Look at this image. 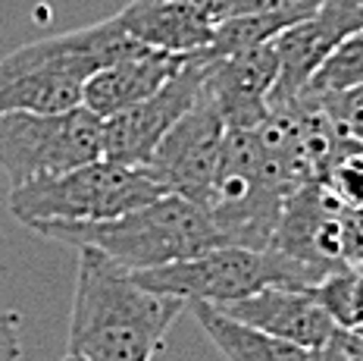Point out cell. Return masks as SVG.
I'll return each mask as SVG.
<instances>
[{
    "instance_id": "obj_5",
    "label": "cell",
    "mask_w": 363,
    "mask_h": 361,
    "mask_svg": "<svg viewBox=\"0 0 363 361\" xmlns=\"http://www.w3.org/2000/svg\"><path fill=\"white\" fill-rule=\"evenodd\" d=\"M101 157L104 119L85 104L66 114H0V170L10 179V189Z\"/></svg>"
},
{
    "instance_id": "obj_11",
    "label": "cell",
    "mask_w": 363,
    "mask_h": 361,
    "mask_svg": "<svg viewBox=\"0 0 363 361\" xmlns=\"http://www.w3.org/2000/svg\"><path fill=\"white\" fill-rule=\"evenodd\" d=\"M225 318L247 323L260 333L282 340L301 349H320L338 336L335 320L326 314L313 289H294V286H269L238 302L219 305Z\"/></svg>"
},
{
    "instance_id": "obj_2",
    "label": "cell",
    "mask_w": 363,
    "mask_h": 361,
    "mask_svg": "<svg viewBox=\"0 0 363 361\" xmlns=\"http://www.w3.org/2000/svg\"><path fill=\"white\" fill-rule=\"evenodd\" d=\"M41 236L75 248H97L125 270H150L182 258L225 245L210 210L185 195L166 192L147 205L128 210L116 220L75 223V227H44Z\"/></svg>"
},
{
    "instance_id": "obj_14",
    "label": "cell",
    "mask_w": 363,
    "mask_h": 361,
    "mask_svg": "<svg viewBox=\"0 0 363 361\" xmlns=\"http://www.w3.org/2000/svg\"><path fill=\"white\" fill-rule=\"evenodd\" d=\"M191 314L225 361H323V345L301 349V345L272 340L247 323L225 318L213 305H191Z\"/></svg>"
},
{
    "instance_id": "obj_20",
    "label": "cell",
    "mask_w": 363,
    "mask_h": 361,
    "mask_svg": "<svg viewBox=\"0 0 363 361\" xmlns=\"http://www.w3.org/2000/svg\"><path fill=\"white\" fill-rule=\"evenodd\" d=\"M323 0H225L216 22L229 16H254V13H313Z\"/></svg>"
},
{
    "instance_id": "obj_21",
    "label": "cell",
    "mask_w": 363,
    "mask_h": 361,
    "mask_svg": "<svg viewBox=\"0 0 363 361\" xmlns=\"http://www.w3.org/2000/svg\"><path fill=\"white\" fill-rule=\"evenodd\" d=\"M19 323H22V318L16 311L0 308V361H19V355H22Z\"/></svg>"
},
{
    "instance_id": "obj_6",
    "label": "cell",
    "mask_w": 363,
    "mask_h": 361,
    "mask_svg": "<svg viewBox=\"0 0 363 361\" xmlns=\"http://www.w3.org/2000/svg\"><path fill=\"white\" fill-rule=\"evenodd\" d=\"M203 70H207V54L194 50L160 92L104 119V157L125 167H147L163 135L198 104L203 92Z\"/></svg>"
},
{
    "instance_id": "obj_24",
    "label": "cell",
    "mask_w": 363,
    "mask_h": 361,
    "mask_svg": "<svg viewBox=\"0 0 363 361\" xmlns=\"http://www.w3.org/2000/svg\"><path fill=\"white\" fill-rule=\"evenodd\" d=\"M63 361H85V358H75V355H69V358H63Z\"/></svg>"
},
{
    "instance_id": "obj_3",
    "label": "cell",
    "mask_w": 363,
    "mask_h": 361,
    "mask_svg": "<svg viewBox=\"0 0 363 361\" xmlns=\"http://www.w3.org/2000/svg\"><path fill=\"white\" fill-rule=\"evenodd\" d=\"M166 195L150 167H125L116 161H91L85 167L10 189V214L22 227H75L116 220L128 210Z\"/></svg>"
},
{
    "instance_id": "obj_12",
    "label": "cell",
    "mask_w": 363,
    "mask_h": 361,
    "mask_svg": "<svg viewBox=\"0 0 363 361\" xmlns=\"http://www.w3.org/2000/svg\"><path fill=\"white\" fill-rule=\"evenodd\" d=\"M191 54H166V50L145 48L141 54L125 57L107 70L94 72L82 88V104L101 119L116 117L135 104L147 101L154 92L169 82Z\"/></svg>"
},
{
    "instance_id": "obj_4",
    "label": "cell",
    "mask_w": 363,
    "mask_h": 361,
    "mask_svg": "<svg viewBox=\"0 0 363 361\" xmlns=\"http://www.w3.org/2000/svg\"><path fill=\"white\" fill-rule=\"evenodd\" d=\"M135 280L150 292L182 298L185 305H229L269 286L313 289L323 280L316 270L298 264L276 248L216 245L194 258H182L163 267L135 270Z\"/></svg>"
},
{
    "instance_id": "obj_8",
    "label": "cell",
    "mask_w": 363,
    "mask_h": 361,
    "mask_svg": "<svg viewBox=\"0 0 363 361\" xmlns=\"http://www.w3.org/2000/svg\"><path fill=\"white\" fill-rule=\"evenodd\" d=\"M141 50H145V44H138L123 28V22L110 16L94 22V26L75 28V32L22 44L0 60V70H54L79 82H88L94 72L107 70L125 57L141 54Z\"/></svg>"
},
{
    "instance_id": "obj_22",
    "label": "cell",
    "mask_w": 363,
    "mask_h": 361,
    "mask_svg": "<svg viewBox=\"0 0 363 361\" xmlns=\"http://www.w3.org/2000/svg\"><path fill=\"white\" fill-rule=\"evenodd\" d=\"M188 4L201 6V10L207 13V16L213 19V26H216V16H219V10H223V4H225V0H188Z\"/></svg>"
},
{
    "instance_id": "obj_9",
    "label": "cell",
    "mask_w": 363,
    "mask_h": 361,
    "mask_svg": "<svg viewBox=\"0 0 363 361\" xmlns=\"http://www.w3.org/2000/svg\"><path fill=\"white\" fill-rule=\"evenodd\" d=\"M347 210L320 183H307L285 201L272 245L320 276L345 267Z\"/></svg>"
},
{
    "instance_id": "obj_23",
    "label": "cell",
    "mask_w": 363,
    "mask_h": 361,
    "mask_svg": "<svg viewBox=\"0 0 363 361\" xmlns=\"http://www.w3.org/2000/svg\"><path fill=\"white\" fill-rule=\"evenodd\" d=\"M347 4H351V6H354V10H357V13H360V16H363V0H347Z\"/></svg>"
},
{
    "instance_id": "obj_15",
    "label": "cell",
    "mask_w": 363,
    "mask_h": 361,
    "mask_svg": "<svg viewBox=\"0 0 363 361\" xmlns=\"http://www.w3.org/2000/svg\"><path fill=\"white\" fill-rule=\"evenodd\" d=\"M85 82L54 70H0V114H66Z\"/></svg>"
},
{
    "instance_id": "obj_17",
    "label": "cell",
    "mask_w": 363,
    "mask_h": 361,
    "mask_svg": "<svg viewBox=\"0 0 363 361\" xmlns=\"http://www.w3.org/2000/svg\"><path fill=\"white\" fill-rule=\"evenodd\" d=\"M313 296L345 333H363V267H338L313 286Z\"/></svg>"
},
{
    "instance_id": "obj_19",
    "label": "cell",
    "mask_w": 363,
    "mask_h": 361,
    "mask_svg": "<svg viewBox=\"0 0 363 361\" xmlns=\"http://www.w3.org/2000/svg\"><path fill=\"white\" fill-rule=\"evenodd\" d=\"M313 104H320V110L329 117V123L342 135L363 139V85L320 97V101H313Z\"/></svg>"
},
{
    "instance_id": "obj_18",
    "label": "cell",
    "mask_w": 363,
    "mask_h": 361,
    "mask_svg": "<svg viewBox=\"0 0 363 361\" xmlns=\"http://www.w3.org/2000/svg\"><path fill=\"white\" fill-rule=\"evenodd\" d=\"M357 85H363V28L351 32L323 60V66L313 72V79L307 82L301 97L320 101V97L347 92V88H357Z\"/></svg>"
},
{
    "instance_id": "obj_1",
    "label": "cell",
    "mask_w": 363,
    "mask_h": 361,
    "mask_svg": "<svg viewBox=\"0 0 363 361\" xmlns=\"http://www.w3.org/2000/svg\"><path fill=\"white\" fill-rule=\"evenodd\" d=\"M185 302L150 292L97 248H79L69 355L85 361H150Z\"/></svg>"
},
{
    "instance_id": "obj_16",
    "label": "cell",
    "mask_w": 363,
    "mask_h": 361,
    "mask_svg": "<svg viewBox=\"0 0 363 361\" xmlns=\"http://www.w3.org/2000/svg\"><path fill=\"white\" fill-rule=\"evenodd\" d=\"M310 13H254V16H229L213 26V38L203 48V54L213 57H229L238 50H251L260 44L276 41L294 22L307 19Z\"/></svg>"
},
{
    "instance_id": "obj_13",
    "label": "cell",
    "mask_w": 363,
    "mask_h": 361,
    "mask_svg": "<svg viewBox=\"0 0 363 361\" xmlns=\"http://www.w3.org/2000/svg\"><path fill=\"white\" fill-rule=\"evenodd\" d=\"M116 19L138 44L166 54H194L213 38V19L188 0H132Z\"/></svg>"
},
{
    "instance_id": "obj_7",
    "label": "cell",
    "mask_w": 363,
    "mask_h": 361,
    "mask_svg": "<svg viewBox=\"0 0 363 361\" xmlns=\"http://www.w3.org/2000/svg\"><path fill=\"white\" fill-rule=\"evenodd\" d=\"M223 145L225 123L213 97L201 92L198 104L163 135L147 167L154 170L166 192L185 195L207 208L216 189L219 167H223Z\"/></svg>"
},
{
    "instance_id": "obj_10",
    "label": "cell",
    "mask_w": 363,
    "mask_h": 361,
    "mask_svg": "<svg viewBox=\"0 0 363 361\" xmlns=\"http://www.w3.org/2000/svg\"><path fill=\"white\" fill-rule=\"evenodd\" d=\"M279 79L276 44H260L229 57H207L203 92L213 97L225 129H257L269 114V95Z\"/></svg>"
}]
</instances>
